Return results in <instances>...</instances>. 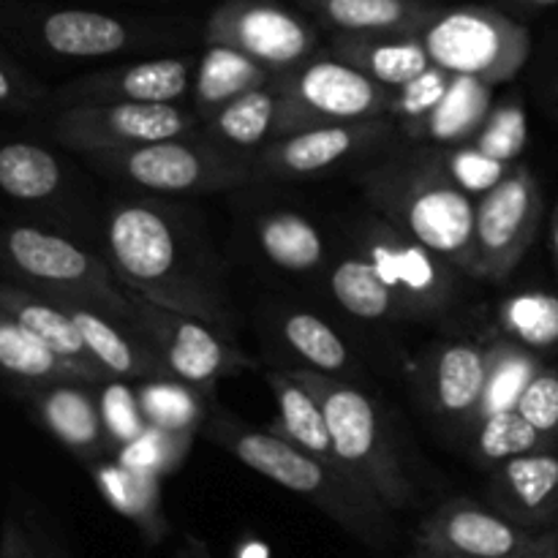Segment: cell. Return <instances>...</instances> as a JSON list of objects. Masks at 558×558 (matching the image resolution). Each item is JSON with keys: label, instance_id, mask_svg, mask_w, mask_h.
I'll return each mask as SVG.
<instances>
[{"label": "cell", "instance_id": "cell-1", "mask_svg": "<svg viewBox=\"0 0 558 558\" xmlns=\"http://www.w3.org/2000/svg\"><path fill=\"white\" fill-rule=\"evenodd\" d=\"M107 251L118 281L136 298L194 316L221 332L232 327V308L210 283L185 270L178 232L156 207H114L107 223Z\"/></svg>", "mask_w": 558, "mask_h": 558}, {"label": "cell", "instance_id": "cell-2", "mask_svg": "<svg viewBox=\"0 0 558 558\" xmlns=\"http://www.w3.org/2000/svg\"><path fill=\"white\" fill-rule=\"evenodd\" d=\"M365 191L392 227L472 276L477 205L452 183L441 158L385 163L368 174Z\"/></svg>", "mask_w": 558, "mask_h": 558}, {"label": "cell", "instance_id": "cell-3", "mask_svg": "<svg viewBox=\"0 0 558 558\" xmlns=\"http://www.w3.org/2000/svg\"><path fill=\"white\" fill-rule=\"evenodd\" d=\"M305 390L314 392L332 436L338 466L379 507L401 510L412 501V483L401 466L376 403L357 387L319 371H289Z\"/></svg>", "mask_w": 558, "mask_h": 558}, {"label": "cell", "instance_id": "cell-4", "mask_svg": "<svg viewBox=\"0 0 558 558\" xmlns=\"http://www.w3.org/2000/svg\"><path fill=\"white\" fill-rule=\"evenodd\" d=\"M0 265L41 287L44 298L82 303L140 332L129 289L118 281L112 267L60 234L33 227H3Z\"/></svg>", "mask_w": 558, "mask_h": 558}, {"label": "cell", "instance_id": "cell-5", "mask_svg": "<svg viewBox=\"0 0 558 558\" xmlns=\"http://www.w3.org/2000/svg\"><path fill=\"white\" fill-rule=\"evenodd\" d=\"M213 439L221 441L240 463L254 469L262 477L272 480L292 494L322 501L332 515L352 521L360 507H371V510L379 507L352 477L327 466L319 458L308 456L270 430H254L223 417L213 425Z\"/></svg>", "mask_w": 558, "mask_h": 558}, {"label": "cell", "instance_id": "cell-6", "mask_svg": "<svg viewBox=\"0 0 558 558\" xmlns=\"http://www.w3.org/2000/svg\"><path fill=\"white\" fill-rule=\"evenodd\" d=\"M392 107V93L354 65L322 60L308 65L281 96L276 140L322 125L376 120Z\"/></svg>", "mask_w": 558, "mask_h": 558}, {"label": "cell", "instance_id": "cell-7", "mask_svg": "<svg viewBox=\"0 0 558 558\" xmlns=\"http://www.w3.org/2000/svg\"><path fill=\"white\" fill-rule=\"evenodd\" d=\"M543 194L526 167H512L496 189L480 196L474 216V270L480 281H505L537 234Z\"/></svg>", "mask_w": 558, "mask_h": 558}, {"label": "cell", "instance_id": "cell-8", "mask_svg": "<svg viewBox=\"0 0 558 558\" xmlns=\"http://www.w3.org/2000/svg\"><path fill=\"white\" fill-rule=\"evenodd\" d=\"M191 129L194 118L174 104H76L52 120L60 145L87 156L183 140Z\"/></svg>", "mask_w": 558, "mask_h": 558}, {"label": "cell", "instance_id": "cell-9", "mask_svg": "<svg viewBox=\"0 0 558 558\" xmlns=\"http://www.w3.org/2000/svg\"><path fill=\"white\" fill-rule=\"evenodd\" d=\"M131 294L136 327L161 354L169 376L191 387H205L221 376L240 374L256 368L248 354L240 352L221 330L194 316L174 314V311L153 305Z\"/></svg>", "mask_w": 558, "mask_h": 558}, {"label": "cell", "instance_id": "cell-10", "mask_svg": "<svg viewBox=\"0 0 558 558\" xmlns=\"http://www.w3.org/2000/svg\"><path fill=\"white\" fill-rule=\"evenodd\" d=\"M417 543L425 554L450 558H558V534H537L466 499L436 510Z\"/></svg>", "mask_w": 558, "mask_h": 558}, {"label": "cell", "instance_id": "cell-11", "mask_svg": "<svg viewBox=\"0 0 558 558\" xmlns=\"http://www.w3.org/2000/svg\"><path fill=\"white\" fill-rule=\"evenodd\" d=\"M90 158L107 172H118L131 183L161 194L216 191L248 180V169L243 163L199 142H189L185 136L123 153H98Z\"/></svg>", "mask_w": 558, "mask_h": 558}, {"label": "cell", "instance_id": "cell-12", "mask_svg": "<svg viewBox=\"0 0 558 558\" xmlns=\"http://www.w3.org/2000/svg\"><path fill=\"white\" fill-rule=\"evenodd\" d=\"M360 248L401 303L403 316H436L456 300L452 265L390 223H371Z\"/></svg>", "mask_w": 558, "mask_h": 558}, {"label": "cell", "instance_id": "cell-13", "mask_svg": "<svg viewBox=\"0 0 558 558\" xmlns=\"http://www.w3.org/2000/svg\"><path fill=\"white\" fill-rule=\"evenodd\" d=\"M423 47L436 69L452 76H472L485 85L507 80L526 58L523 38L510 36L499 22L472 11H458L436 22Z\"/></svg>", "mask_w": 558, "mask_h": 558}, {"label": "cell", "instance_id": "cell-14", "mask_svg": "<svg viewBox=\"0 0 558 558\" xmlns=\"http://www.w3.org/2000/svg\"><path fill=\"white\" fill-rule=\"evenodd\" d=\"M387 136H392V123L387 118L322 125V129L272 140L262 153V167L278 178H303V174H316L322 169L336 167L343 158L371 145H379Z\"/></svg>", "mask_w": 558, "mask_h": 558}, {"label": "cell", "instance_id": "cell-15", "mask_svg": "<svg viewBox=\"0 0 558 558\" xmlns=\"http://www.w3.org/2000/svg\"><path fill=\"white\" fill-rule=\"evenodd\" d=\"M490 501L499 515L523 529L554 523L558 518V456L532 452L501 463L490 480Z\"/></svg>", "mask_w": 558, "mask_h": 558}, {"label": "cell", "instance_id": "cell-16", "mask_svg": "<svg viewBox=\"0 0 558 558\" xmlns=\"http://www.w3.org/2000/svg\"><path fill=\"white\" fill-rule=\"evenodd\" d=\"M0 311H5L11 319L20 322L49 352H54L60 360L74 365L85 376L87 385H107L112 379L96 363V357L87 352L85 338L76 330L74 319L52 298H44V294L22 289L16 283H0Z\"/></svg>", "mask_w": 558, "mask_h": 558}, {"label": "cell", "instance_id": "cell-17", "mask_svg": "<svg viewBox=\"0 0 558 558\" xmlns=\"http://www.w3.org/2000/svg\"><path fill=\"white\" fill-rule=\"evenodd\" d=\"M65 308V314L74 319L76 330L85 338L87 352L96 357V363L107 371L109 376H123V379H134V376H150V379H172L163 365L161 354L150 347L142 332L129 330V327L118 325L101 311L87 308L82 303H71V300H54Z\"/></svg>", "mask_w": 558, "mask_h": 558}, {"label": "cell", "instance_id": "cell-18", "mask_svg": "<svg viewBox=\"0 0 558 558\" xmlns=\"http://www.w3.org/2000/svg\"><path fill=\"white\" fill-rule=\"evenodd\" d=\"M488 349L474 341L445 343L428 365V396L447 417L474 420L485 392Z\"/></svg>", "mask_w": 558, "mask_h": 558}, {"label": "cell", "instance_id": "cell-19", "mask_svg": "<svg viewBox=\"0 0 558 558\" xmlns=\"http://www.w3.org/2000/svg\"><path fill=\"white\" fill-rule=\"evenodd\" d=\"M189 90V65L183 60H147L114 76H104L101 85L82 82L65 93L76 104H172Z\"/></svg>", "mask_w": 558, "mask_h": 558}, {"label": "cell", "instance_id": "cell-20", "mask_svg": "<svg viewBox=\"0 0 558 558\" xmlns=\"http://www.w3.org/2000/svg\"><path fill=\"white\" fill-rule=\"evenodd\" d=\"M33 401L49 434L71 452L90 458L104 450V439L109 436L104 430L101 409L93 392L85 390L80 381L44 385Z\"/></svg>", "mask_w": 558, "mask_h": 558}, {"label": "cell", "instance_id": "cell-21", "mask_svg": "<svg viewBox=\"0 0 558 558\" xmlns=\"http://www.w3.org/2000/svg\"><path fill=\"white\" fill-rule=\"evenodd\" d=\"M267 385H270L272 398H276L278 417L270 425V434L281 436V439L292 441L294 447H300L308 456L319 458L327 466L338 469L336 450H332V436L327 428V417L322 412L319 401L314 398V392L305 390L298 379H292L283 371H267ZM347 474V472H343ZM349 477V474H347Z\"/></svg>", "mask_w": 558, "mask_h": 558}, {"label": "cell", "instance_id": "cell-22", "mask_svg": "<svg viewBox=\"0 0 558 558\" xmlns=\"http://www.w3.org/2000/svg\"><path fill=\"white\" fill-rule=\"evenodd\" d=\"M490 101H494L490 85L472 80V76H456L439 107L407 134L412 140H428L436 145H456V142L474 140L488 114L494 112Z\"/></svg>", "mask_w": 558, "mask_h": 558}, {"label": "cell", "instance_id": "cell-23", "mask_svg": "<svg viewBox=\"0 0 558 558\" xmlns=\"http://www.w3.org/2000/svg\"><path fill=\"white\" fill-rule=\"evenodd\" d=\"M234 47L245 58L262 60L267 65L294 63L308 49V33L298 20L278 9H248L229 27Z\"/></svg>", "mask_w": 558, "mask_h": 558}, {"label": "cell", "instance_id": "cell-24", "mask_svg": "<svg viewBox=\"0 0 558 558\" xmlns=\"http://www.w3.org/2000/svg\"><path fill=\"white\" fill-rule=\"evenodd\" d=\"M41 38L52 52L65 58H101L125 47V27L96 11H54L41 22Z\"/></svg>", "mask_w": 558, "mask_h": 558}, {"label": "cell", "instance_id": "cell-25", "mask_svg": "<svg viewBox=\"0 0 558 558\" xmlns=\"http://www.w3.org/2000/svg\"><path fill=\"white\" fill-rule=\"evenodd\" d=\"M0 371L27 385H58V381L87 385V379L74 365L49 352L5 311H0Z\"/></svg>", "mask_w": 558, "mask_h": 558}, {"label": "cell", "instance_id": "cell-26", "mask_svg": "<svg viewBox=\"0 0 558 558\" xmlns=\"http://www.w3.org/2000/svg\"><path fill=\"white\" fill-rule=\"evenodd\" d=\"M256 240L272 265L292 272H308L325 259V240L305 216L272 210L256 223Z\"/></svg>", "mask_w": 558, "mask_h": 558}, {"label": "cell", "instance_id": "cell-27", "mask_svg": "<svg viewBox=\"0 0 558 558\" xmlns=\"http://www.w3.org/2000/svg\"><path fill=\"white\" fill-rule=\"evenodd\" d=\"M330 289L338 305L357 319L376 322L387 316H403L392 289L365 256H347L338 262L330 276Z\"/></svg>", "mask_w": 558, "mask_h": 558}, {"label": "cell", "instance_id": "cell-28", "mask_svg": "<svg viewBox=\"0 0 558 558\" xmlns=\"http://www.w3.org/2000/svg\"><path fill=\"white\" fill-rule=\"evenodd\" d=\"M63 169L58 158L31 142L0 147V191L11 199L41 202L60 189Z\"/></svg>", "mask_w": 558, "mask_h": 558}, {"label": "cell", "instance_id": "cell-29", "mask_svg": "<svg viewBox=\"0 0 558 558\" xmlns=\"http://www.w3.org/2000/svg\"><path fill=\"white\" fill-rule=\"evenodd\" d=\"M537 357L521 343L501 341L488 347V376H485V392L474 423L490 417V414L515 409L529 381L537 376Z\"/></svg>", "mask_w": 558, "mask_h": 558}, {"label": "cell", "instance_id": "cell-30", "mask_svg": "<svg viewBox=\"0 0 558 558\" xmlns=\"http://www.w3.org/2000/svg\"><path fill=\"white\" fill-rule=\"evenodd\" d=\"M262 80L265 74L259 71V65L245 58L243 52L229 47H213L196 74V104L202 109L218 112L243 93L262 87Z\"/></svg>", "mask_w": 558, "mask_h": 558}, {"label": "cell", "instance_id": "cell-31", "mask_svg": "<svg viewBox=\"0 0 558 558\" xmlns=\"http://www.w3.org/2000/svg\"><path fill=\"white\" fill-rule=\"evenodd\" d=\"M281 96L256 87L243 93L210 118L213 134L232 147H256L276 134Z\"/></svg>", "mask_w": 558, "mask_h": 558}, {"label": "cell", "instance_id": "cell-32", "mask_svg": "<svg viewBox=\"0 0 558 558\" xmlns=\"http://www.w3.org/2000/svg\"><path fill=\"white\" fill-rule=\"evenodd\" d=\"M501 330L510 341L521 343L529 352L554 349L558 343V294L523 292L505 300L499 311Z\"/></svg>", "mask_w": 558, "mask_h": 558}, {"label": "cell", "instance_id": "cell-33", "mask_svg": "<svg viewBox=\"0 0 558 558\" xmlns=\"http://www.w3.org/2000/svg\"><path fill=\"white\" fill-rule=\"evenodd\" d=\"M283 338H287L289 347L300 354L308 365H314L311 371H319V374H338V371H347L352 365V352H349L347 343L338 338V332L327 325L325 319L314 314H289L283 319Z\"/></svg>", "mask_w": 558, "mask_h": 558}, {"label": "cell", "instance_id": "cell-34", "mask_svg": "<svg viewBox=\"0 0 558 558\" xmlns=\"http://www.w3.org/2000/svg\"><path fill=\"white\" fill-rule=\"evenodd\" d=\"M543 436L518 414V409H510V412H499L480 420L477 436H474V456L483 463L501 466L512 458L543 452Z\"/></svg>", "mask_w": 558, "mask_h": 558}, {"label": "cell", "instance_id": "cell-35", "mask_svg": "<svg viewBox=\"0 0 558 558\" xmlns=\"http://www.w3.org/2000/svg\"><path fill=\"white\" fill-rule=\"evenodd\" d=\"M142 414L150 425L174 434H194L196 420H199L202 407L191 385L169 379H153L150 385L140 387Z\"/></svg>", "mask_w": 558, "mask_h": 558}, {"label": "cell", "instance_id": "cell-36", "mask_svg": "<svg viewBox=\"0 0 558 558\" xmlns=\"http://www.w3.org/2000/svg\"><path fill=\"white\" fill-rule=\"evenodd\" d=\"M96 483L101 494L134 521L147 523V518H156V477L150 474L134 472L120 461L101 463L96 469Z\"/></svg>", "mask_w": 558, "mask_h": 558}, {"label": "cell", "instance_id": "cell-37", "mask_svg": "<svg viewBox=\"0 0 558 558\" xmlns=\"http://www.w3.org/2000/svg\"><path fill=\"white\" fill-rule=\"evenodd\" d=\"M430 58L423 44L414 41H390L376 44L365 49L363 54V74L379 82L381 87H403L417 80L420 74L430 69Z\"/></svg>", "mask_w": 558, "mask_h": 558}, {"label": "cell", "instance_id": "cell-38", "mask_svg": "<svg viewBox=\"0 0 558 558\" xmlns=\"http://www.w3.org/2000/svg\"><path fill=\"white\" fill-rule=\"evenodd\" d=\"M191 436L194 434H174V430L147 425L145 434L136 436L134 441H129L120 450V463L134 469V472L158 477V474L169 472L185 456V450L191 445Z\"/></svg>", "mask_w": 558, "mask_h": 558}, {"label": "cell", "instance_id": "cell-39", "mask_svg": "<svg viewBox=\"0 0 558 558\" xmlns=\"http://www.w3.org/2000/svg\"><path fill=\"white\" fill-rule=\"evenodd\" d=\"M529 140V123L526 112L518 101L505 104V107H496L488 114L483 129L477 131V136L472 140V145L480 153H485L488 158L501 163H512L523 153Z\"/></svg>", "mask_w": 558, "mask_h": 558}, {"label": "cell", "instance_id": "cell-40", "mask_svg": "<svg viewBox=\"0 0 558 558\" xmlns=\"http://www.w3.org/2000/svg\"><path fill=\"white\" fill-rule=\"evenodd\" d=\"M441 167L450 174L452 183L461 191H466L469 196H485L490 189H496V185L510 174L512 163L494 161V158L480 153L477 147L469 142V145L456 147V150H447L445 156H441Z\"/></svg>", "mask_w": 558, "mask_h": 558}, {"label": "cell", "instance_id": "cell-41", "mask_svg": "<svg viewBox=\"0 0 558 558\" xmlns=\"http://www.w3.org/2000/svg\"><path fill=\"white\" fill-rule=\"evenodd\" d=\"M452 80H456V76L430 65L425 74H420L417 80L398 87V90L392 93L390 112L401 120L403 129L412 131L414 125L423 123V120L439 107V101L447 96V90H450Z\"/></svg>", "mask_w": 558, "mask_h": 558}, {"label": "cell", "instance_id": "cell-42", "mask_svg": "<svg viewBox=\"0 0 558 558\" xmlns=\"http://www.w3.org/2000/svg\"><path fill=\"white\" fill-rule=\"evenodd\" d=\"M518 414L543 436L545 441L558 436V371L539 368L518 401Z\"/></svg>", "mask_w": 558, "mask_h": 558}, {"label": "cell", "instance_id": "cell-43", "mask_svg": "<svg viewBox=\"0 0 558 558\" xmlns=\"http://www.w3.org/2000/svg\"><path fill=\"white\" fill-rule=\"evenodd\" d=\"M98 409H101L104 430H107L109 439L120 441V447H125L136 436L145 434L147 425H150L145 420V414H142L136 392L125 390L120 385H104Z\"/></svg>", "mask_w": 558, "mask_h": 558}, {"label": "cell", "instance_id": "cell-44", "mask_svg": "<svg viewBox=\"0 0 558 558\" xmlns=\"http://www.w3.org/2000/svg\"><path fill=\"white\" fill-rule=\"evenodd\" d=\"M327 16L349 31H379L392 27L407 16L401 0H327Z\"/></svg>", "mask_w": 558, "mask_h": 558}, {"label": "cell", "instance_id": "cell-45", "mask_svg": "<svg viewBox=\"0 0 558 558\" xmlns=\"http://www.w3.org/2000/svg\"><path fill=\"white\" fill-rule=\"evenodd\" d=\"M36 98L38 90L33 87V82H27L25 74L16 71L14 65L0 54V109H14V112L33 109Z\"/></svg>", "mask_w": 558, "mask_h": 558}, {"label": "cell", "instance_id": "cell-46", "mask_svg": "<svg viewBox=\"0 0 558 558\" xmlns=\"http://www.w3.org/2000/svg\"><path fill=\"white\" fill-rule=\"evenodd\" d=\"M0 558H33V548L16 521H5L0 532Z\"/></svg>", "mask_w": 558, "mask_h": 558}, {"label": "cell", "instance_id": "cell-47", "mask_svg": "<svg viewBox=\"0 0 558 558\" xmlns=\"http://www.w3.org/2000/svg\"><path fill=\"white\" fill-rule=\"evenodd\" d=\"M554 254H556V262H558V218H556V229H554Z\"/></svg>", "mask_w": 558, "mask_h": 558}, {"label": "cell", "instance_id": "cell-48", "mask_svg": "<svg viewBox=\"0 0 558 558\" xmlns=\"http://www.w3.org/2000/svg\"><path fill=\"white\" fill-rule=\"evenodd\" d=\"M420 558H450V556H434V554H425V550H423V554H420Z\"/></svg>", "mask_w": 558, "mask_h": 558}, {"label": "cell", "instance_id": "cell-49", "mask_svg": "<svg viewBox=\"0 0 558 558\" xmlns=\"http://www.w3.org/2000/svg\"><path fill=\"white\" fill-rule=\"evenodd\" d=\"M534 3H556V0H534Z\"/></svg>", "mask_w": 558, "mask_h": 558}]
</instances>
